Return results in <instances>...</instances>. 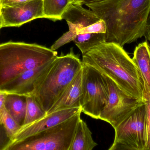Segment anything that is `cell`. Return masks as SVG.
I'll return each instance as SVG.
<instances>
[{
    "instance_id": "cell-1",
    "label": "cell",
    "mask_w": 150,
    "mask_h": 150,
    "mask_svg": "<svg viewBox=\"0 0 150 150\" xmlns=\"http://www.w3.org/2000/svg\"><path fill=\"white\" fill-rule=\"evenodd\" d=\"M83 4L105 23V42L123 47L145 36L150 0H87Z\"/></svg>"
},
{
    "instance_id": "cell-2",
    "label": "cell",
    "mask_w": 150,
    "mask_h": 150,
    "mask_svg": "<svg viewBox=\"0 0 150 150\" xmlns=\"http://www.w3.org/2000/svg\"><path fill=\"white\" fill-rule=\"evenodd\" d=\"M82 62L107 76L131 97L144 101L143 80L123 47L112 42H102L83 55Z\"/></svg>"
},
{
    "instance_id": "cell-3",
    "label": "cell",
    "mask_w": 150,
    "mask_h": 150,
    "mask_svg": "<svg viewBox=\"0 0 150 150\" xmlns=\"http://www.w3.org/2000/svg\"><path fill=\"white\" fill-rule=\"evenodd\" d=\"M83 63L73 48L57 56L37 80L28 96L32 97L47 114L82 68Z\"/></svg>"
},
{
    "instance_id": "cell-4",
    "label": "cell",
    "mask_w": 150,
    "mask_h": 150,
    "mask_svg": "<svg viewBox=\"0 0 150 150\" xmlns=\"http://www.w3.org/2000/svg\"><path fill=\"white\" fill-rule=\"evenodd\" d=\"M58 53L35 43L8 41L0 44V87L17 76L53 60Z\"/></svg>"
},
{
    "instance_id": "cell-5",
    "label": "cell",
    "mask_w": 150,
    "mask_h": 150,
    "mask_svg": "<svg viewBox=\"0 0 150 150\" xmlns=\"http://www.w3.org/2000/svg\"><path fill=\"white\" fill-rule=\"evenodd\" d=\"M81 113L13 144L7 150H69Z\"/></svg>"
},
{
    "instance_id": "cell-6",
    "label": "cell",
    "mask_w": 150,
    "mask_h": 150,
    "mask_svg": "<svg viewBox=\"0 0 150 150\" xmlns=\"http://www.w3.org/2000/svg\"><path fill=\"white\" fill-rule=\"evenodd\" d=\"M109 150H146L147 114L145 102L134 110L118 127Z\"/></svg>"
},
{
    "instance_id": "cell-7",
    "label": "cell",
    "mask_w": 150,
    "mask_h": 150,
    "mask_svg": "<svg viewBox=\"0 0 150 150\" xmlns=\"http://www.w3.org/2000/svg\"><path fill=\"white\" fill-rule=\"evenodd\" d=\"M82 112L99 119L108 98V84L105 76L89 65L82 66Z\"/></svg>"
},
{
    "instance_id": "cell-8",
    "label": "cell",
    "mask_w": 150,
    "mask_h": 150,
    "mask_svg": "<svg viewBox=\"0 0 150 150\" xmlns=\"http://www.w3.org/2000/svg\"><path fill=\"white\" fill-rule=\"evenodd\" d=\"M103 75L108 84V98L99 119L108 122L115 129L144 101L131 97L112 79Z\"/></svg>"
},
{
    "instance_id": "cell-9",
    "label": "cell",
    "mask_w": 150,
    "mask_h": 150,
    "mask_svg": "<svg viewBox=\"0 0 150 150\" xmlns=\"http://www.w3.org/2000/svg\"><path fill=\"white\" fill-rule=\"evenodd\" d=\"M3 27H19L35 19L45 18L43 0H32L12 6H1Z\"/></svg>"
},
{
    "instance_id": "cell-10",
    "label": "cell",
    "mask_w": 150,
    "mask_h": 150,
    "mask_svg": "<svg viewBox=\"0 0 150 150\" xmlns=\"http://www.w3.org/2000/svg\"><path fill=\"white\" fill-rule=\"evenodd\" d=\"M67 21L69 31L57 40L51 48L56 51L61 47L73 41L77 29L97 22L100 18L91 9H85L80 4H71L62 16Z\"/></svg>"
},
{
    "instance_id": "cell-11",
    "label": "cell",
    "mask_w": 150,
    "mask_h": 150,
    "mask_svg": "<svg viewBox=\"0 0 150 150\" xmlns=\"http://www.w3.org/2000/svg\"><path fill=\"white\" fill-rule=\"evenodd\" d=\"M81 112V108H70L54 112L29 125L21 127L10 141L6 150L15 144L68 119Z\"/></svg>"
},
{
    "instance_id": "cell-12",
    "label": "cell",
    "mask_w": 150,
    "mask_h": 150,
    "mask_svg": "<svg viewBox=\"0 0 150 150\" xmlns=\"http://www.w3.org/2000/svg\"><path fill=\"white\" fill-rule=\"evenodd\" d=\"M53 60L36 68L21 73L1 86L0 90L7 94L29 96L33 90L37 80Z\"/></svg>"
},
{
    "instance_id": "cell-13",
    "label": "cell",
    "mask_w": 150,
    "mask_h": 150,
    "mask_svg": "<svg viewBox=\"0 0 150 150\" xmlns=\"http://www.w3.org/2000/svg\"><path fill=\"white\" fill-rule=\"evenodd\" d=\"M106 32L105 23L100 18L95 23L77 29L73 41L83 55L98 44L105 41Z\"/></svg>"
},
{
    "instance_id": "cell-14",
    "label": "cell",
    "mask_w": 150,
    "mask_h": 150,
    "mask_svg": "<svg viewBox=\"0 0 150 150\" xmlns=\"http://www.w3.org/2000/svg\"><path fill=\"white\" fill-rule=\"evenodd\" d=\"M82 77V68L47 114L64 109L81 108Z\"/></svg>"
},
{
    "instance_id": "cell-15",
    "label": "cell",
    "mask_w": 150,
    "mask_h": 150,
    "mask_svg": "<svg viewBox=\"0 0 150 150\" xmlns=\"http://www.w3.org/2000/svg\"><path fill=\"white\" fill-rule=\"evenodd\" d=\"M132 60L143 80L144 91L150 92V46L147 41L135 48Z\"/></svg>"
},
{
    "instance_id": "cell-16",
    "label": "cell",
    "mask_w": 150,
    "mask_h": 150,
    "mask_svg": "<svg viewBox=\"0 0 150 150\" xmlns=\"http://www.w3.org/2000/svg\"><path fill=\"white\" fill-rule=\"evenodd\" d=\"M97 145L87 124L80 118L69 150H92Z\"/></svg>"
},
{
    "instance_id": "cell-17",
    "label": "cell",
    "mask_w": 150,
    "mask_h": 150,
    "mask_svg": "<svg viewBox=\"0 0 150 150\" xmlns=\"http://www.w3.org/2000/svg\"><path fill=\"white\" fill-rule=\"evenodd\" d=\"M26 96L7 94L4 106L9 114L20 125L23 126L25 117Z\"/></svg>"
},
{
    "instance_id": "cell-18",
    "label": "cell",
    "mask_w": 150,
    "mask_h": 150,
    "mask_svg": "<svg viewBox=\"0 0 150 150\" xmlns=\"http://www.w3.org/2000/svg\"><path fill=\"white\" fill-rule=\"evenodd\" d=\"M71 4V0H43L45 18L54 21L61 20Z\"/></svg>"
},
{
    "instance_id": "cell-19",
    "label": "cell",
    "mask_w": 150,
    "mask_h": 150,
    "mask_svg": "<svg viewBox=\"0 0 150 150\" xmlns=\"http://www.w3.org/2000/svg\"><path fill=\"white\" fill-rule=\"evenodd\" d=\"M26 107L24 121L22 127L29 125L47 115L46 113L40 107L31 96H26Z\"/></svg>"
},
{
    "instance_id": "cell-20",
    "label": "cell",
    "mask_w": 150,
    "mask_h": 150,
    "mask_svg": "<svg viewBox=\"0 0 150 150\" xmlns=\"http://www.w3.org/2000/svg\"><path fill=\"white\" fill-rule=\"evenodd\" d=\"M0 124L3 126L10 140L21 128V126L9 114L4 106L0 111Z\"/></svg>"
},
{
    "instance_id": "cell-21",
    "label": "cell",
    "mask_w": 150,
    "mask_h": 150,
    "mask_svg": "<svg viewBox=\"0 0 150 150\" xmlns=\"http://www.w3.org/2000/svg\"><path fill=\"white\" fill-rule=\"evenodd\" d=\"M144 102L147 114V143L146 150H150V92H144Z\"/></svg>"
},
{
    "instance_id": "cell-22",
    "label": "cell",
    "mask_w": 150,
    "mask_h": 150,
    "mask_svg": "<svg viewBox=\"0 0 150 150\" xmlns=\"http://www.w3.org/2000/svg\"><path fill=\"white\" fill-rule=\"evenodd\" d=\"M10 141L3 126L0 124V150H6Z\"/></svg>"
},
{
    "instance_id": "cell-23",
    "label": "cell",
    "mask_w": 150,
    "mask_h": 150,
    "mask_svg": "<svg viewBox=\"0 0 150 150\" xmlns=\"http://www.w3.org/2000/svg\"><path fill=\"white\" fill-rule=\"evenodd\" d=\"M32 0H0V5L2 6H12L25 3Z\"/></svg>"
},
{
    "instance_id": "cell-24",
    "label": "cell",
    "mask_w": 150,
    "mask_h": 150,
    "mask_svg": "<svg viewBox=\"0 0 150 150\" xmlns=\"http://www.w3.org/2000/svg\"><path fill=\"white\" fill-rule=\"evenodd\" d=\"M7 94L0 90V111L4 107V102Z\"/></svg>"
},
{
    "instance_id": "cell-25",
    "label": "cell",
    "mask_w": 150,
    "mask_h": 150,
    "mask_svg": "<svg viewBox=\"0 0 150 150\" xmlns=\"http://www.w3.org/2000/svg\"><path fill=\"white\" fill-rule=\"evenodd\" d=\"M144 37H145L146 40L150 41V14L147 21V28Z\"/></svg>"
},
{
    "instance_id": "cell-26",
    "label": "cell",
    "mask_w": 150,
    "mask_h": 150,
    "mask_svg": "<svg viewBox=\"0 0 150 150\" xmlns=\"http://www.w3.org/2000/svg\"><path fill=\"white\" fill-rule=\"evenodd\" d=\"M87 0H71V4H74L83 5V3Z\"/></svg>"
},
{
    "instance_id": "cell-27",
    "label": "cell",
    "mask_w": 150,
    "mask_h": 150,
    "mask_svg": "<svg viewBox=\"0 0 150 150\" xmlns=\"http://www.w3.org/2000/svg\"><path fill=\"white\" fill-rule=\"evenodd\" d=\"M3 27V21L1 13V5H0V30Z\"/></svg>"
}]
</instances>
